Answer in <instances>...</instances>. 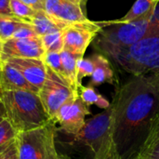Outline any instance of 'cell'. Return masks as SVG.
<instances>
[{
	"mask_svg": "<svg viewBox=\"0 0 159 159\" xmlns=\"http://www.w3.org/2000/svg\"><path fill=\"white\" fill-rule=\"evenodd\" d=\"M112 106L113 139L119 159H134L159 111V95L148 75L132 76L117 90Z\"/></svg>",
	"mask_w": 159,
	"mask_h": 159,
	"instance_id": "cell-1",
	"label": "cell"
},
{
	"mask_svg": "<svg viewBox=\"0 0 159 159\" xmlns=\"http://www.w3.org/2000/svg\"><path fill=\"white\" fill-rule=\"evenodd\" d=\"M6 117L19 132L41 128L51 122L37 92L1 91Z\"/></svg>",
	"mask_w": 159,
	"mask_h": 159,
	"instance_id": "cell-2",
	"label": "cell"
},
{
	"mask_svg": "<svg viewBox=\"0 0 159 159\" xmlns=\"http://www.w3.org/2000/svg\"><path fill=\"white\" fill-rule=\"evenodd\" d=\"M121 69L132 76L159 71V34H147L137 43L105 53Z\"/></svg>",
	"mask_w": 159,
	"mask_h": 159,
	"instance_id": "cell-3",
	"label": "cell"
},
{
	"mask_svg": "<svg viewBox=\"0 0 159 159\" xmlns=\"http://www.w3.org/2000/svg\"><path fill=\"white\" fill-rule=\"evenodd\" d=\"M72 137V143L87 147L93 159H113L117 156L112 129V106L86 120L82 129Z\"/></svg>",
	"mask_w": 159,
	"mask_h": 159,
	"instance_id": "cell-4",
	"label": "cell"
},
{
	"mask_svg": "<svg viewBox=\"0 0 159 159\" xmlns=\"http://www.w3.org/2000/svg\"><path fill=\"white\" fill-rule=\"evenodd\" d=\"M153 13L130 22H117L115 20L98 21L102 28L93 41L94 47L105 54L111 49L137 43L147 35Z\"/></svg>",
	"mask_w": 159,
	"mask_h": 159,
	"instance_id": "cell-5",
	"label": "cell"
},
{
	"mask_svg": "<svg viewBox=\"0 0 159 159\" xmlns=\"http://www.w3.org/2000/svg\"><path fill=\"white\" fill-rule=\"evenodd\" d=\"M53 121L47 125L20 132L17 137L19 159H60L56 149V127Z\"/></svg>",
	"mask_w": 159,
	"mask_h": 159,
	"instance_id": "cell-6",
	"label": "cell"
},
{
	"mask_svg": "<svg viewBox=\"0 0 159 159\" xmlns=\"http://www.w3.org/2000/svg\"><path fill=\"white\" fill-rule=\"evenodd\" d=\"M38 95L48 116L55 123L56 116L61 107L79 94L63 78L48 68L47 79L39 89Z\"/></svg>",
	"mask_w": 159,
	"mask_h": 159,
	"instance_id": "cell-7",
	"label": "cell"
},
{
	"mask_svg": "<svg viewBox=\"0 0 159 159\" xmlns=\"http://www.w3.org/2000/svg\"><path fill=\"white\" fill-rule=\"evenodd\" d=\"M102 28L98 21L92 20L67 26L62 30L63 49L84 57L88 47L94 41Z\"/></svg>",
	"mask_w": 159,
	"mask_h": 159,
	"instance_id": "cell-8",
	"label": "cell"
},
{
	"mask_svg": "<svg viewBox=\"0 0 159 159\" xmlns=\"http://www.w3.org/2000/svg\"><path fill=\"white\" fill-rule=\"evenodd\" d=\"M90 115L89 107L86 105L79 95L65 102L59 110L55 124H59L60 131L74 136L77 134L86 123V116Z\"/></svg>",
	"mask_w": 159,
	"mask_h": 159,
	"instance_id": "cell-9",
	"label": "cell"
},
{
	"mask_svg": "<svg viewBox=\"0 0 159 159\" xmlns=\"http://www.w3.org/2000/svg\"><path fill=\"white\" fill-rule=\"evenodd\" d=\"M46 51L40 36L28 38H9L0 43V58L43 59Z\"/></svg>",
	"mask_w": 159,
	"mask_h": 159,
	"instance_id": "cell-10",
	"label": "cell"
},
{
	"mask_svg": "<svg viewBox=\"0 0 159 159\" xmlns=\"http://www.w3.org/2000/svg\"><path fill=\"white\" fill-rule=\"evenodd\" d=\"M2 61L8 62L16 68L25 79L38 90L42 88L47 79L48 67L42 59L7 58Z\"/></svg>",
	"mask_w": 159,
	"mask_h": 159,
	"instance_id": "cell-11",
	"label": "cell"
},
{
	"mask_svg": "<svg viewBox=\"0 0 159 159\" xmlns=\"http://www.w3.org/2000/svg\"><path fill=\"white\" fill-rule=\"evenodd\" d=\"M82 6L77 0H61L47 13L66 28L72 24L89 21Z\"/></svg>",
	"mask_w": 159,
	"mask_h": 159,
	"instance_id": "cell-12",
	"label": "cell"
},
{
	"mask_svg": "<svg viewBox=\"0 0 159 159\" xmlns=\"http://www.w3.org/2000/svg\"><path fill=\"white\" fill-rule=\"evenodd\" d=\"M0 89L1 91L26 90L38 93V89L31 85L25 77L8 62L3 61L0 74Z\"/></svg>",
	"mask_w": 159,
	"mask_h": 159,
	"instance_id": "cell-13",
	"label": "cell"
},
{
	"mask_svg": "<svg viewBox=\"0 0 159 159\" xmlns=\"http://www.w3.org/2000/svg\"><path fill=\"white\" fill-rule=\"evenodd\" d=\"M94 61L95 68L92 75L90 76V87H98L103 83L113 85L115 83V74L109 60L101 53L94 54L90 57Z\"/></svg>",
	"mask_w": 159,
	"mask_h": 159,
	"instance_id": "cell-14",
	"label": "cell"
},
{
	"mask_svg": "<svg viewBox=\"0 0 159 159\" xmlns=\"http://www.w3.org/2000/svg\"><path fill=\"white\" fill-rule=\"evenodd\" d=\"M134 159H159V111L154 117L145 142Z\"/></svg>",
	"mask_w": 159,
	"mask_h": 159,
	"instance_id": "cell-15",
	"label": "cell"
},
{
	"mask_svg": "<svg viewBox=\"0 0 159 159\" xmlns=\"http://www.w3.org/2000/svg\"><path fill=\"white\" fill-rule=\"evenodd\" d=\"M38 36H43L51 33L60 32L64 27L45 10H36L34 18L30 22Z\"/></svg>",
	"mask_w": 159,
	"mask_h": 159,
	"instance_id": "cell-16",
	"label": "cell"
},
{
	"mask_svg": "<svg viewBox=\"0 0 159 159\" xmlns=\"http://www.w3.org/2000/svg\"><path fill=\"white\" fill-rule=\"evenodd\" d=\"M61 63L63 68L64 79L65 81L76 91L79 92V89L82 85L79 84L77 78V61L80 58L77 55H75L67 50H62L61 52Z\"/></svg>",
	"mask_w": 159,
	"mask_h": 159,
	"instance_id": "cell-17",
	"label": "cell"
},
{
	"mask_svg": "<svg viewBox=\"0 0 159 159\" xmlns=\"http://www.w3.org/2000/svg\"><path fill=\"white\" fill-rule=\"evenodd\" d=\"M158 1L159 0H136L131 8L124 17L115 20L117 22H130L143 18L155 10Z\"/></svg>",
	"mask_w": 159,
	"mask_h": 159,
	"instance_id": "cell-18",
	"label": "cell"
},
{
	"mask_svg": "<svg viewBox=\"0 0 159 159\" xmlns=\"http://www.w3.org/2000/svg\"><path fill=\"white\" fill-rule=\"evenodd\" d=\"M78 94L82 102L89 107L90 105H96L102 110L111 107V103L107 101V99H105L102 94H99L93 87L81 86Z\"/></svg>",
	"mask_w": 159,
	"mask_h": 159,
	"instance_id": "cell-19",
	"label": "cell"
},
{
	"mask_svg": "<svg viewBox=\"0 0 159 159\" xmlns=\"http://www.w3.org/2000/svg\"><path fill=\"white\" fill-rule=\"evenodd\" d=\"M27 23L29 22L20 20L14 16L0 15V41L3 42L12 38L17 30Z\"/></svg>",
	"mask_w": 159,
	"mask_h": 159,
	"instance_id": "cell-20",
	"label": "cell"
},
{
	"mask_svg": "<svg viewBox=\"0 0 159 159\" xmlns=\"http://www.w3.org/2000/svg\"><path fill=\"white\" fill-rule=\"evenodd\" d=\"M19 132L14 129L7 117L0 121V153L7 150L17 140Z\"/></svg>",
	"mask_w": 159,
	"mask_h": 159,
	"instance_id": "cell-21",
	"label": "cell"
},
{
	"mask_svg": "<svg viewBox=\"0 0 159 159\" xmlns=\"http://www.w3.org/2000/svg\"><path fill=\"white\" fill-rule=\"evenodd\" d=\"M41 40L46 52H61L63 50L62 31L43 35L41 36Z\"/></svg>",
	"mask_w": 159,
	"mask_h": 159,
	"instance_id": "cell-22",
	"label": "cell"
},
{
	"mask_svg": "<svg viewBox=\"0 0 159 159\" xmlns=\"http://www.w3.org/2000/svg\"><path fill=\"white\" fill-rule=\"evenodd\" d=\"M10 8L14 17L26 22H31L36 10L20 0H10Z\"/></svg>",
	"mask_w": 159,
	"mask_h": 159,
	"instance_id": "cell-23",
	"label": "cell"
},
{
	"mask_svg": "<svg viewBox=\"0 0 159 159\" xmlns=\"http://www.w3.org/2000/svg\"><path fill=\"white\" fill-rule=\"evenodd\" d=\"M42 60L44 61L48 68H49L54 73H56L59 76L64 79L61 52H46Z\"/></svg>",
	"mask_w": 159,
	"mask_h": 159,
	"instance_id": "cell-24",
	"label": "cell"
},
{
	"mask_svg": "<svg viewBox=\"0 0 159 159\" xmlns=\"http://www.w3.org/2000/svg\"><path fill=\"white\" fill-rule=\"evenodd\" d=\"M95 64L91 58H80L77 61V78L80 85L84 77L91 76L94 72Z\"/></svg>",
	"mask_w": 159,
	"mask_h": 159,
	"instance_id": "cell-25",
	"label": "cell"
},
{
	"mask_svg": "<svg viewBox=\"0 0 159 159\" xmlns=\"http://www.w3.org/2000/svg\"><path fill=\"white\" fill-rule=\"evenodd\" d=\"M35 36H38V35L35 33L33 25L31 23H27L26 25L18 29L12 37L13 38H28V37H35Z\"/></svg>",
	"mask_w": 159,
	"mask_h": 159,
	"instance_id": "cell-26",
	"label": "cell"
},
{
	"mask_svg": "<svg viewBox=\"0 0 159 159\" xmlns=\"http://www.w3.org/2000/svg\"><path fill=\"white\" fill-rule=\"evenodd\" d=\"M0 159H19L18 158V146L17 140L7 150L0 153Z\"/></svg>",
	"mask_w": 159,
	"mask_h": 159,
	"instance_id": "cell-27",
	"label": "cell"
},
{
	"mask_svg": "<svg viewBox=\"0 0 159 159\" xmlns=\"http://www.w3.org/2000/svg\"><path fill=\"white\" fill-rule=\"evenodd\" d=\"M0 15L13 16L10 8V0H0Z\"/></svg>",
	"mask_w": 159,
	"mask_h": 159,
	"instance_id": "cell-28",
	"label": "cell"
},
{
	"mask_svg": "<svg viewBox=\"0 0 159 159\" xmlns=\"http://www.w3.org/2000/svg\"><path fill=\"white\" fill-rule=\"evenodd\" d=\"M35 10H44V0H20Z\"/></svg>",
	"mask_w": 159,
	"mask_h": 159,
	"instance_id": "cell-29",
	"label": "cell"
},
{
	"mask_svg": "<svg viewBox=\"0 0 159 159\" xmlns=\"http://www.w3.org/2000/svg\"><path fill=\"white\" fill-rule=\"evenodd\" d=\"M146 75L149 76L150 80H151L152 83L154 84V86H155V88L157 89V93H158L159 95V71L155 72V73H152V74H150V75Z\"/></svg>",
	"mask_w": 159,
	"mask_h": 159,
	"instance_id": "cell-30",
	"label": "cell"
},
{
	"mask_svg": "<svg viewBox=\"0 0 159 159\" xmlns=\"http://www.w3.org/2000/svg\"><path fill=\"white\" fill-rule=\"evenodd\" d=\"M6 117V113H5V108H4V104H3V102H2V94H1V91H0V121Z\"/></svg>",
	"mask_w": 159,
	"mask_h": 159,
	"instance_id": "cell-31",
	"label": "cell"
},
{
	"mask_svg": "<svg viewBox=\"0 0 159 159\" xmlns=\"http://www.w3.org/2000/svg\"><path fill=\"white\" fill-rule=\"evenodd\" d=\"M148 34H159V25H157V26H150L149 25Z\"/></svg>",
	"mask_w": 159,
	"mask_h": 159,
	"instance_id": "cell-32",
	"label": "cell"
},
{
	"mask_svg": "<svg viewBox=\"0 0 159 159\" xmlns=\"http://www.w3.org/2000/svg\"><path fill=\"white\" fill-rule=\"evenodd\" d=\"M60 159H71L69 157L65 156V155H61L60 156Z\"/></svg>",
	"mask_w": 159,
	"mask_h": 159,
	"instance_id": "cell-33",
	"label": "cell"
},
{
	"mask_svg": "<svg viewBox=\"0 0 159 159\" xmlns=\"http://www.w3.org/2000/svg\"><path fill=\"white\" fill-rule=\"evenodd\" d=\"M2 64H3V61L0 58V74H1V70H2ZM0 91H1V89H0Z\"/></svg>",
	"mask_w": 159,
	"mask_h": 159,
	"instance_id": "cell-34",
	"label": "cell"
},
{
	"mask_svg": "<svg viewBox=\"0 0 159 159\" xmlns=\"http://www.w3.org/2000/svg\"><path fill=\"white\" fill-rule=\"evenodd\" d=\"M80 2H81V3H82L83 5H84V4H85V3L87 2V0H80Z\"/></svg>",
	"mask_w": 159,
	"mask_h": 159,
	"instance_id": "cell-35",
	"label": "cell"
},
{
	"mask_svg": "<svg viewBox=\"0 0 159 159\" xmlns=\"http://www.w3.org/2000/svg\"><path fill=\"white\" fill-rule=\"evenodd\" d=\"M113 159H119V157H116L115 158H113Z\"/></svg>",
	"mask_w": 159,
	"mask_h": 159,
	"instance_id": "cell-36",
	"label": "cell"
},
{
	"mask_svg": "<svg viewBox=\"0 0 159 159\" xmlns=\"http://www.w3.org/2000/svg\"><path fill=\"white\" fill-rule=\"evenodd\" d=\"M77 1H79V2H80V0H77ZM81 4H82V3H81ZM82 5H83V4H82Z\"/></svg>",
	"mask_w": 159,
	"mask_h": 159,
	"instance_id": "cell-37",
	"label": "cell"
},
{
	"mask_svg": "<svg viewBox=\"0 0 159 159\" xmlns=\"http://www.w3.org/2000/svg\"><path fill=\"white\" fill-rule=\"evenodd\" d=\"M0 43H1V41H0Z\"/></svg>",
	"mask_w": 159,
	"mask_h": 159,
	"instance_id": "cell-38",
	"label": "cell"
}]
</instances>
